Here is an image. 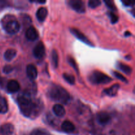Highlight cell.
<instances>
[{
    "mask_svg": "<svg viewBox=\"0 0 135 135\" xmlns=\"http://www.w3.org/2000/svg\"><path fill=\"white\" fill-rule=\"evenodd\" d=\"M17 102L21 113L25 117H35L39 113V107L33 102L29 95H21L17 98Z\"/></svg>",
    "mask_w": 135,
    "mask_h": 135,
    "instance_id": "cell-1",
    "label": "cell"
},
{
    "mask_svg": "<svg viewBox=\"0 0 135 135\" xmlns=\"http://www.w3.org/2000/svg\"><path fill=\"white\" fill-rule=\"evenodd\" d=\"M47 94L53 101L60 103V104H67L70 101L69 92L63 87L59 85H53L49 88Z\"/></svg>",
    "mask_w": 135,
    "mask_h": 135,
    "instance_id": "cell-2",
    "label": "cell"
},
{
    "mask_svg": "<svg viewBox=\"0 0 135 135\" xmlns=\"http://www.w3.org/2000/svg\"><path fill=\"white\" fill-rule=\"evenodd\" d=\"M4 30L9 34H15L19 31V22L13 15H6L1 21Z\"/></svg>",
    "mask_w": 135,
    "mask_h": 135,
    "instance_id": "cell-3",
    "label": "cell"
},
{
    "mask_svg": "<svg viewBox=\"0 0 135 135\" xmlns=\"http://www.w3.org/2000/svg\"><path fill=\"white\" fill-rule=\"evenodd\" d=\"M89 80L93 84H107L112 80V78L100 71H94L89 76Z\"/></svg>",
    "mask_w": 135,
    "mask_h": 135,
    "instance_id": "cell-4",
    "label": "cell"
},
{
    "mask_svg": "<svg viewBox=\"0 0 135 135\" xmlns=\"http://www.w3.org/2000/svg\"><path fill=\"white\" fill-rule=\"evenodd\" d=\"M70 7L75 11L79 13H84L86 11V7L83 1L80 0H71L69 1Z\"/></svg>",
    "mask_w": 135,
    "mask_h": 135,
    "instance_id": "cell-5",
    "label": "cell"
},
{
    "mask_svg": "<svg viewBox=\"0 0 135 135\" xmlns=\"http://www.w3.org/2000/svg\"><path fill=\"white\" fill-rule=\"evenodd\" d=\"M46 49H45L44 44L42 42H39L33 50V54L34 56L37 59H42L45 55Z\"/></svg>",
    "mask_w": 135,
    "mask_h": 135,
    "instance_id": "cell-6",
    "label": "cell"
},
{
    "mask_svg": "<svg viewBox=\"0 0 135 135\" xmlns=\"http://www.w3.org/2000/svg\"><path fill=\"white\" fill-rule=\"evenodd\" d=\"M70 30H71V32L72 33V34H73L76 38H78L79 40L83 42V43L86 44H87L88 46H94V45L92 44V42H91L90 41L86 38V36L84 34H83L81 32L79 31V30H77V29L76 28H72L70 29Z\"/></svg>",
    "mask_w": 135,
    "mask_h": 135,
    "instance_id": "cell-7",
    "label": "cell"
},
{
    "mask_svg": "<svg viewBox=\"0 0 135 135\" xmlns=\"http://www.w3.org/2000/svg\"><path fill=\"white\" fill-rule=\"evenodd\" d=\"M96 117H97L98 122L102 125H107L111 121V116L109 115V113L105 112H99Z\"/></svg>",
    "mask_w": 135,
    "mask_h": 135,
    "instance_id": "cell-8",
    "label": "cell"
},
{
    "mask_svg": "<svg viewBox=\"0 0 135 135\" xmlns=\"http://www.w3.org/2000/svg\"><path fill=\"white\" fill-rule=\"evenodd\" d=\"M26 75L31 80H35L38 76V71L34 65L30 64L26 67Z\"/></svg>",
    "mask_w": 135,
    "mask_h": 135,
    "instance_id": "cell-9",
    "label": "cell"
},
{
    "mask_svg": "<svg viewBox=\"0 0 135 135\" xmlns=\"http://www.w3.org/2000/svg\"><path fill=\"white\" fill-rule=\"evenodd\" d=\"M25 35L26 38L30 41H35L38 38V31L32 26H30L26 30Z\"/></svg>",
    "mask_w": 135,
    "mask_h": 135,
    "instance_id": "cell-10",
    "label": "cell"
},
{
    "mask_svg": "<svg viewBox=\"0 0 135 135\" xmlns=\"http://www.w3.org/2000/svg\"><path fill=\"white\" fill-rule=\"evenodd\" d=\"M7 91L10 93H15L20 89V84L18 81L15 80H11L7 85Z\"/></svg>",
    "mask_w": 135,
    "mask_h": 135,
    "instance_id": "cell-11",
    "label": "cell"
},
{
    "mask_svg": "<svg viewBox=\"0 0 135 135\" xmlns=\"http://www.w3.org/2000/svg\"><path fill=\"white\" fill-rule=\"evenodd\" d=\"M14 132V126L11 123H5L0 127V133L3 135H11Z\"/></svg>",
    "mask_w": 135,
    "mask_h": 135,
    "instance_id": "cell-12",
    "label": "cell"
},
{
    "mask_svg": "<svg viewBox=\"0 0 135 135\" xmlns=\"http://www.w3.org/2000/svg\"><path fill=\"white\" fill-rule=\"evenodd\" d=\"M53 112H54V114L56 116L59 117H62L65 115L66 112L65 109L63 105L60 104H55L54 107H53Z\"/></svg>",
    "mask_w": 135,
    "mask_h": 135,
    "instance_id": "cell-13",
    "label": "cell"
},
{
    "mask_svg": "<svg viewBox=\"0 0 135 135\" xmlns=\"http://www.w3.org/2000/svg\"><path fill=\"white\" fill-rule=\"evenodd\" d=\"M119 84H115L112 86H111L110 88L105 89L104 91V94H106L108 96H112V97H113V96H116V94L118 92L119 90Z\"/></svg>",
    "mask_w": 135,
    "mask_h": 135,
    "instance_id": "cell-14",
    "label": "cell"
},
{
    "mask_svg": "<svg viewBox=\"0 0 135 135\" xmlns=\"http://www.w3.org/2000/svg\"><path fill=\"white\" fill-rule=\"evenodd\" d=\"M61 129L66 133H71L75 131V126L71 121H65L61 125Z\"/></svg>",
    "mask_w": 135,
    "mask_h": 135,
    "instance_id": "cell-15",
    "label": "cell"
},
{
    "mask_svg": "<svg viewBox=\"0 0 135 135\" xmlns=\"http://www.w3.org/2000/svg\"><path fill=\"white\" fill-rule=\"evenodd\" d=\"M47 16V10L45 7H40L38 9L36 12V17L37 19L40 22H43L45 21Z\"/></svg>",
    "mask_w": 135,
    "mask_h": 135,
    "instance_id": "cell-16",
    "label": "cell"
},
{
    "mask_svg": "<svg viewBox=\"0 0 135 135\" xmlns=\"http://www.w3.org/2000/svg\"><path fill=\"white\" fill-rule=\"evenodd\" d=\"M17 55V51L14 49H9L4 54V58L7 61L13 60Z\"/></svg>",
    "mask_w": 135,
    "mask_h": 135,
    "instance_id": "cell-17",
    "label": "cell"
},
{
    "mask_svg": "<svg viewBox=\"0 0 135 135\" xmlns=\"http://www.w3.org/2000/svg\"><path fill=\"white\" fill-rule=\"evenodd\" d=\"M8 111V104L6 99L0 96V113L4 114Z\"/></svg>",
    "mask_w": 135,
    "mask_h": 135,
    "instance_id": "cell-18",
    "label": "cell"
},
{
    "mask_svg": "<svg viewBox=\"0 0 135 135\" xmlns=\"http://www.w3.org/2000/svg\"><path fill=\"white\" fill-rule=\"evenodd\" d=\"M117 67H118L121 71H122L123 72L125 73V74H127V75H131V74L132 73L131 67L127 65L123 64V63H118V65H117Z\"/></svg>",
    "mask_w": 135,
    "mask_h": 135,
    "instance_id": "cell-19",
    "label": "cell"
},
{
    "mask_svg": "<svg viewBox=\"0 0 135 135\" xmlns=\"http://www.w3.org/2000/svg\"><path fill=\"white\" fill-rule=\"evenodd\" d=\"M58 61H59V57H58L57 53L55 50H53L51 52V61H52V64L54 68L57 67Z\"/></svg>",
    "mask_w": 135,
    "mask_h": 135,
    "instance_id": "cell-20",
    "label": "cell"
},
{
    "mask_svg": "<svg viewBox=\"0 0 135 135\" xmlns=\"http://www.w3.org/2000/svg\"><path fill=\"white\" fill-rule=\"evenodd\" d=\"M63 78H64L65 80L68 83H69L70 84H74L75 83V78L73 75H69V74L65 73L63 75Z\"/></svg>",
    "mask_w": 135,
    "mask_h": 135,
    "instance_id": "cell-21",
    "label": "cell"
},
{
    "mask_svg": "<svg viewBox=\"0 0 135 135\" xmlns=\"http://www.w3.org/2000/svg\"><path fill=\"white\" fill-rule=\"evenodd\" d=\"M101 1L100 0H90L88 1V6L92 9H94L100 6L101 5Z\"/></svg>",
    "mask_w": 135,
    "mask_h": 135,
    "instance_id": "cell-22",
    "label": "cell"
},
{
    "mask_svg": "<svg viewBox=\"0 0 135 135\" xmlns=\"http://www.w3.org/2000/svg\"><path fill=\"white\" fill-rule=\"evenodd\" d=\"M68 61H69V63L70 64V65H71V67H72L75 70V71H76V73H79V68H78L77 64H76V61H75V59H74L73 57H69L68 59Z\"/></svg>",
    "mask_w": 135,
    "mask_h": 135,
    "instance_id": "cell-23",
    "label": "cell"
},
{
    "mask_svg": "<svg viewBox=\"0 0 135 135\" xmlns=\"http://www.w3.org/2000/svg\"><path fill=\"white\" fill-rule=\"evenodd\" d=\"M113 74L116 78H117L118 79L121 80V81L124 82V83H128V80H127L126 78H125L123 75H122L121 74H120L119 73L117 72V71H113Z\"/></svg>",
    "mask_w": 135,
    "mask_h": 135,
    "instance_id": "cell-24",
    "label": "cell"
},
{
    "mask_svg": "<svg viewBox=\"0 0 135 135\" xmlns=\"http://www.w3.org/2000/svg\"><path fill=\"white\" fill-rule=\"evenodd\" d=\"M104 3H105L106 6L108 7L109 9H111V10L114 11L116 9L114 3L112 1H110V0H105V1H104Z\"/></svg>",
    "mask_w": 135,
    "mask_h": 135,
    "instance_id": "cell-25",
    "label": "cell"
},
{
    "mask_svg": "<svg viewBox=\"0 0 135 135\" xmlns=\"http://www.w3.org/2000/svg\"><path fill=\"white\" fill-rule=\"evenodd\" d=\"M13 71V67H12L10 65H5V67L3 69V72L5 74H9Z\"/></svg>",
    "mask_w": 135,
    "mask_h": 135,
    "instance_id": "cell-26",
    "label": "cell"
},
{
    "mask_svg": "<svg viewBox=\"0 0 135 135\" xmlns=\"http://www.w3.org/2000/svg\"><path fill=\"white\" fill-rule=\"evenodd\" d=\"M109 17H110V19L112 23H116V22L118 21V17H117L115 14L112 13V12H111V13H109Z\"/></svg>",
    "mask_w": 135,
    "mask_h": 135,
    "instance_id": "cell-27",
    "label": "cell"
},
{
    "mask_svg": "<svg viewBox=\"0 0 135 135\" xmlns=\"http://www.w3.org/2000/svg\"><path fill=\"white\" fill-rule=\"evenodd\" d=\"M123 4L125 6H133L134 5V2L133 1H127V0H125V1H122Z\"/></svg>",
    "mask_w": 135,
    "mask_h": 135,
    "instance_id": "cell-28",
    "label": "cell"
},
{
    "mask_svg": "<svg viewBox=\"0 0 135 135\" xmlns=\"http://www.w3.org/2000/svg\"><path fill=\"white\" fill-rule=\"evenodd\" d=\"M30 135H45V133L41 130H35L32 132V133Z\"/></svg>",
    "mask_w": 135,
    "mask_h": 135,
    "instance_id": "cell-29",
    "label": "cell"
},
{
    "mask_svg": "<svg viewBox=\"0 0 135 135\" xmlns=\"http://www.w3.org/2000/svg\"><path fill=\"white\" fill-rule=\"evenodd\" d=\"M30 2L32 3H45L46 1H30Z\"/></svg>",
    "mask_w": 135,
    "mask_h": 135,
    "instance_id": "cell-30",
    "label": "cell"
},
{
    "mask_svg": "<svg viewBox=\"0 0 135 135\" xmlns=\"http://www.w3.org/2000/svg\"><path fill=\"white\" fill-rule=\"evenodd\" d=\"M1 83H2V79H1V77L0 76V85L1 84Z\"/></svg>",
    "mask_w": 135,
    "mask_h": 135,
    "instance_id": "cell-31",
    "label": "cell"
},
{
    "mask_svg": "<svg viewBox=\"0 0 135 135\" xmlns=\"http://www.w3.org/2000/svg\"><path fill=\"white\" fill-rule=\"evenodd\" d=\"M127 35H131V34L129 32H127L126 34H125V36H127Z\"/></svg>",
    "mask_w": 135,
    "mask_h": 135,
    "instance_id": "cell-32",
    "label": "cell"
}]
</instances>
